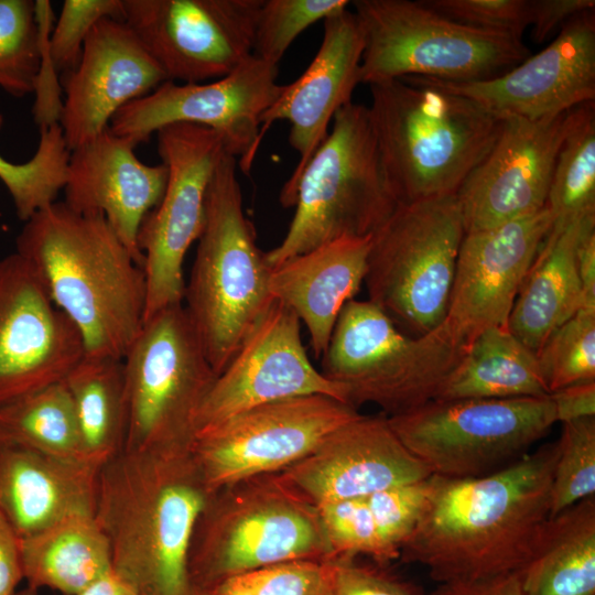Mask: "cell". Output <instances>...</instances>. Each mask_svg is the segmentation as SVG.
<instances>
[{"mask_svg": "<svg viewBox=\"0 0 595 595\" xmlns=\"http://www.w3.org/2000/svg\"><path fill=\"white\" fill-rule=\"evenodd\" d=\"M128 425L123 450L191 448L216 374L183 304L145 318L123 358Z\"/></svg>", "mask_w": 595, "mask_h": 595, "instance_id": "obj_11", "label": "cell"}, {"mask_svg": "<svg viewBox=\"0 0 595 595\" xmlns=\"http://www.w3.org/2000/svg\"><path fill=\"white\" fill-rule=\"evenodd\" d=\"M333 558L317 508L279 473L266 474L212 493L192 533L187 575L209 589L249 571Z\"/></svg>", "mask_w": 595, "mask_h": 595, "instance_id": "obj_6", "label": "cell"}, {"mask_svg": "<svg viewBox=\"0 0 595 595\" xmlns=\"http://www.w3.org/2000/svg\"><path fill=\"white\" fill-rule=\"evenodd\" d=\"M212 491L191 448L126 451L97 474L94 518L138 595H185L187 554Z\"/></svg>", "mask_w": 595, "mask_h": 595, "instance_id": "obj_2", "label": "cell"}, {"mask_svg": "<svg viewBox=\"0 0 595 595\" xmlns=\"http://www.w3.org/2000/svg\"><path fill=\"white\" fill-rule=\"evenodd\" d=\"M300 328L296 315L273 301L216 376L201 405L196 433L248 409L293 397L323 394L348 403L346 389L309 359Z\"/></svg>", "mask_w": 595, "mask_h": 595, "instance_id": "obj_18", "label": "cell"}, {"mask_svg": "<svg viewBox=\"0 0 595 595\" xmlns=\"http://www.w3.org/2000/svg\"><path fill=\"white\" fill-rule=\"evenodd\" d=\"M23 578L21 539L0 515V595H15Z\"/></svg>", "mask_w": 595, "mask_h": 595, "instance_id": "obj_49", "label": "cell"}, {"mask_svg": "<svg viewBox=\"0 0 595 595\" xmlns=\"http://www.w3.org/2000/svg\"><path fill=\"white\" fill-rule=\"evenodd\" d=\"M592 104L538 120L501 119L491 149L455 194L465 234L496 227L545 206L561 147Z\"/></svg>", "mask_w": 595, "mask_h": 595, "instance_id": "obj_17", "label": "cell"}, {"mask_svg": "<svg viewBox=\"0 0 595 595\" xmlns=\"http://www.w3.org/2000/svg\"><path fill=\"white\" fill-rule=\"evenodd\" d=\"M24 580L76 595L112 570L108 541L93 515H73L21 539Z\"/></svg>", "mask_w": 595, "mask_h": 595, "instance_id": "obj_30", "label": "cell"}, {"mask_svg": "<svg viewBox=\"0 0 595 595\" xmlns=\"http://www.w3.org/2000/svg\"><path fill=\"white\" fill-rule=\"evenodd\" d=\"M530 25L536 43H542L556 29L580 13L594 11V0H529Z\"/></svg>", "mask_w": 595, "mask_h": 595, "instance_id": "obj_47", "label": "cell"}, {"mask_svg": "<svg viewBox=\"0 0 595 595\" xmlns=\"http://www.w3.org/2000/svg\"><path fill=\"white\" fill-rule=\"evenodd\" d=\"M388 421L432 475L473 478L501 469L529 453L556 419L548 394L431 400L388 416Z\"/></svg>", "mask_w": 595, "mask_h": 595, "instance_id": "obj_12", "label": "cell"}, {"mask_svg": "<svg viewBox=\"0 0 595 595\" xmlns=\"http://www.w3.org/2000/svg\"><path fill=\"white\" fill-rule=\"evenodd\" d=\"M464 235L456 195L398 204L370 239L368 301L416 336L435 329L446 316Z\"/></svg>", "mask_w": 595, "mask_h": 595, "instance_id": "obj_10", "label": "cell"}, {"mask_svg": "<svg viewBox=\"0 0 595 595\" xmlns=\"http://www.w3.org/2000/svg\"><path fill=\"white\" fill-rule=\"evenodd\" d=\"M166 80L125 21L100 20L87 36L77 65L64 73L58 125L71 151L109 128L123 106Z\"/></svg>", "mask_w": 595, "mask_h": 595, "instance_id": "obj_23", "label": "cell"}, {"mask_svg": "<svg viewBox=\"0 0 595 595\" xmlns=\"http://www.w3.org/2000/svg\"><path fill=\"white\" fill-rule=\"evenodd\" d=\"M34 6L40 35L41 63L34 86L36 98L33 116L39 129H42L60 122L63 100H61V90L56 79L58 72L48 51V40L54 21L52 4L47 0H36Z\"/></svg>", "mask_w": 595, "mask_h": 595, "instance_id": "obj_45", "label": "cell"}, {"mask_svg": "<svg viewBox=\"0 0 595 595\" xmlns=\"http://www.w3.org/2000/svg\"><path fill=\"white\" fill-rule=\"evenodd\" d=\"M536 356L550 393L595 381V309H581L549 336Z\"/></svg>", "mask_w": 595, "mask_h": 595, "instance_id": "obj_37", "label": "cell"}, {"mask_svg": "<svg viewBox=\"0 0 595 595\" xmlns=\"http://www.w3.org/2000/svg\"><path fill=\"white\" fill-rule=\"evenodd\" d=\"M518 574L522 595H595V498L549 518Z\"/></svg>", "mask_w": 595, "mask_h": 595, "instance_id": "obj_29", "label": "cell"}, {"mask_svg": "<svg viewBox=\"0 0 595 595\" xmlns=\"http://www.w3.org/2000/svg\"><path fill=\"white\" fill-rule=\"evenodd\" d=\"M353 6L364 39V84L408 76L482 80L530 54L522 37L455 22L421 0H357Z\"/></svg>", "mask_w": 595, "mask_h": 595, "instance_id": "obj_9", "label": "cell"}, {"mask_svg": "<svg viewBox=\"0 0 595 595\" xmlns=\"http://www.w3.org/2000/svg\"><path fill=\"white\" fill-rule=\"evenodd\" d=\"M41 48L31 0H0V88L14 97L34 91Z\"/></svg>", "mask_w": 595, "mask_h": 595, "instance_id": "obj_36", "label": "cell"}, {"mask_svg": "<svg viewBox=\"0 0 595 595\" xmlns=\"http://www.w3.org/2000/svg\"><path fill=\"white\" fill-rule=\"evenodd\" d=\"M358 415L353 405L323 394L277 400L199 430L192 453L214 493L246 478L284 470Z\"/></svg>", "mask_w": 595, "mask_h": 595, "instance_id": "obj_14", "label": "cell"}, {"mask_svg": "<svg viewBox=\"0 0 595 595\" xmlns=\"http://www.w3.org/2000/svg\"><path fill=\"white\" fill-rule=\"evenodd\" d=\"M595 215L553 226L516 296L508 327L536 355L549 336L584 307L576 251Z\"/></svg>", "mask_w": 595, "mask_h": 595, "instance_id": "obj_28", "label": "cell"}, {"mask_svg": "<svg viewBox=\"0 0 595 595\" xmlns=\"http://www.w3.org/2000/svg\"><path fill=\"white\" fill-rule=\"evenodd\" d=\"M347 0H263L252 55L278 65L292 42L310 25L347 10Z\"/></svg>", "mask_w": 595, "mask_h": 595, "instance_id": "obj_40", "label": "cell"}, {"mask_svg": "<svg viewBox=\"0 0 595 595\" xmlns=\"http://www.w3.org/2000/svg\"><path fill=\"white\" fill-rule=\"evenodd\" d=\"M279 66L250 55L228 75L212 83L165 80L148 95L116 112L109 129L134 143L148 141L161 128L191 123L210 128L244 173H249L260 140V118L279 97Z\"/></svg>", "mask_w": 595, "mask_h": 595, "instance_id": "obj_15", "label": "cell"}, {"mask_svg": "<svg viewBox=\"0 0 595 595\" xmlns=\"http://www.w3.org/2000/svg\"><path fill=\"white\" fill-rule=\"evenodd\" d=\"M3 117L0 113V129ZM71 155L58 123L40 129L33 156L24 163H12L0 155V181L8 190L19 219L26 221L53 204L65 185Z\"/></svg>", "mask_w": 595, "mask_h": 595, "instance_id": "obj_35", "label": "cell"}, {"mask_svg": "<svg viewBox=\"0 0 595 595\" xmlns=\"http://www.w3.org/2000/svg\"><path fill=\"white\" fill-rule=\"evenodd\" d=\"M556 443L473 478L430 476L423 512L400 559L437 583L518 572L550 516Z\"/></svg>", "mask_w": 595, "mask_h": 595, "instance_id": "obj_1", "label": "cell"}, {"mask_svg": "<svg viewBox=\"0 0 595 595\" xmlns=\"http://www.w3.org/2000/svg\"><path fill=\"white\" fill-rule=\"evenodd\" d=\"M555 443L549 518L595 495V416L562 423Z\"/></svg>", "mask_w": 595, "mask_h": 595, "instance_id": "obj_38", "label": "cell"}, {"mask_svg": "<svg viewBox=\"0 0 595 595\" xmlns=\"http://www.w3.org/2000/svg\"><path fill=\"white\" fill-rule=\"evenodd\" d=\"M339 558L291 561L249 571L227 577L208 591L210 595H332Z\"/></svg>", "mask_w": 595, "mask_h": 595, "instance_id": "obj_39", "label": "cell"}, {"mask_svg": "<svg viewBox=\"0 0 595 595\" xmlns=\"http://www.w3.org/2000/svg\"><path fill=\"white\" fill-rule=\"evenodd\" d=\"M137 145L108 128L71 151L63 202L78 213L104 215L143 267L139 229L160 204L169 172L162 162L149 165L139 160L134 153Z\"/></svg>", "mask_w": 595, "mask_h": 595, "instance_id": "obj_25", "label": "cell"}, {"mask_svg": "<svg viewBox=\"0 0 595 595\" xmlns=\"http://www.w3.org/2000/svg\"><path fill=\"white\" fill-rule=\"evenodd\" d=\"M371 236L346 237L272 267L270 292L306 326L316 358L324 355L344 305L365 280Z\"/></svg>", "mask_w": 595, "mask_h": 595, "instance_id": "obj_27", "label": "cell"}, {"mask_svg": "<svg viewBox=\"0 0 595 595\" xmlns=\"http://www.w3.org/2000/svg\"><path fill=\"white\" fill-rule=\"evenodd\" d=\"M576 264L584 296V307L595 309V223L581 236Z\"/></svg>", "mask_w": 595, "mask_h": 595, "instance_id": "obj_51", "label": "cell"}, {"mask_svg": "<svg viewBox=\"0 0 595 595\" xmlns=\"http://www.w3.org/2000/svg\"><path fill=\"white\" fill-rule=\"evenodd\" d=\"M15 245L75 325L85 356L123 359L144 322L147 282L105 216L56 201L24 221Z\"/></svg>", "mask_w": 595, "mask_h": 595, "instance_id": "obj_3", "label": "cell"}, {"mask_svg": "<svg viewBox=\"0 0 595 595\" xmlns=\"http://www.w3.org/2000/svg\"><path fill=\"white\" fill-rule=\"evenodd\" d=\"M82 337L17 251L0 258V405L63 381Z\"/></svg>", "mask_w": 595, "mask_h": 595, "instance_id": "obj_19", "label": "cell"}, {"mask_svg": "<svg viewBox=\"0 0 595 595\" xmlns=\"http://www.w3.org/2000/svg\"><path fill=\"white\" fill-rule=\"evenodd\" d=\"M332 122L298 180L284 238L266 252L271 267L340 238L372 236L398 206L368 107L351 101Z\"/></svg>", "mask_w": 595, "mask_h": 595, "instance_id": "obj_7", "label": "cell"}, {"mask_svg": "<svg viewBox=\"0 0 595 595\" xmlns=\"http://www.w3.org/2000/svg\"><path fill=\"white\" fill-rule=\"evenodd\" d=\"M86 456L100 467L123 450L128 402L123 359L84 356L63 380Z\"/></svg>", "mask_w": 595, "mask_h": 595, "instance_id": "obj_32", "label": "cell"}, {"mask_svg": "<svg viewBox=\"0 0 595 595\" xmlns=\"http://www.w3.org/2000/svg\"><path fill=\"white\" fill-rule=\"evenodd\" d=\"M237 165L225 151L214 171L182 303L216 375L274 301L272 267L244 212Z\"/></svg>", "mask_w": 595, "mask_h": 595, "instance_id": "obj_5", "label": "cell"}, {"mask_svg": "<svg viewBox=\"0 0 595 595\" xmlns=\"http://www.w3.org/2000/svg\"><path fill=\"white\" fill-rule=\"evenodd\" d=\"M556 422L595 416V381L564 387L552 393Z\"/></svg>", "mask_w": 595, "mask_h": 595, "instance_id": "obj_48", "label": "cell"}, {"mask_svg": "<svg viewBox=\"0 0 595 595\" xmlns=\"http://www.w3.org/2000/svg\"><path fill=\"white\" fill-rule=\"evenodd\" d=\"M321 46L307 68L289 85L260 118V140L278 120L291 125L290 145L299 153L294 171L283 185L279 201L292 207L298 180L328 134L335 113L351 102L360 83L364 39L354 12L344 10L326 18Z\"/></svg>", "mask_w": 595, "mask_h": 595, "instance_id": "obj_24", "label": "cell"}, {"mask_svg": "<svg viewBox=\"0 0 595 595\" xmlns=\"http://www.w3.org/2000/svg\"><path fill=\"white\" fill-rule=\"evenodd\" d=\"M123 21L166 80L221 78L252 55L263 0H122Z\"/></svg>", "mask_w": 595, "mask_h": 595, "instance_id": "obj_16", "label": "cell"}, {"mask_svg": "<svg viewBox=\"0 0 595 595\" xmlns=\"http://www.w3.org/2000/svg\"><path fill=\"white\" fill-rule=\"evenodd\" d=\"M0 441L91 465L63 381L1 404Z\"/></svg>", "mask_w": 595, "mask_h": 595, "instance_id": "obj_33", "label": "cell"}, {"mask_svg": "<svg viewBox=\"0 0 595 595\" xmlns=\"http://www.w3.org/2000/svg\"><path fill=\"white\" fill-rule=\"evenodd\" d=\"M185 595H210L209 591L195 585H190Z\"/></svg>", "mask_w": 595, "mask_h": 595, "instance_id": "obj_53", "label": "cell"}, {"mask_svg": "<svg viewBox=\"0 0 595 595\" xmlns=\"http://www.w3.org/2000/svg\"><path fill=\"white\" fill-rule=\"evenodd\" d=\"M548 394L536 354L509 327H490L475 338L433 400Z\"/></svg>", "mask_w": 595, "mask_h": 595, "instance_id": "obj_31", "label": "cell"}, {"mask_svg": "<svg viewBox=\"0 0 595 595\" xmlns=\"http://www.w3.org/2000/svg\"><path fill=\"white\" fill-rule=\"evenodd\" d=\"M15 595H37V589L28 585L24 589L17 592Z\"/></svg>", "mask_w": 595, "mask_h": 595, "instance_id": "obj_54", "label": "cell"}, {"mask_svg": "<svg viewBox=\"0 0 595 595\" xmlns=\"http://www.w3.org/2000/svg\"><path fill=\"white\" fill-rule=\"evenodd\" d=\"M279 474L315 507L365 498L432 475L402 444L387 415L361 414L335 429L309 455Z\"/></svg>", "mask_w": 595, "mask_h": 595, "instance_id": "obj_22", "label": "cell"}, {"mask_svg": "<svg viewBox=\"0 0 595 595\" xmlns=\"http://www.w3.org/2000/svg\"><path fill=\"white\" fill-rule=\"evenodd\" d=\"M441 15L482 30L521 37L530 25L529 0H421Z\"/></svg>", "mask_w": 595, "mask_h": 595, "instance_id": "obj_44", "label": "cell"}, {"mask_svg": "<svg viewBox=\"0 0 595 595\" xmlns=\"http://www.w3.org/2000/svg\"><path fill=\"white\" fill-rule=\"evenodd\" d=\"M332 595H425L413 582L403 580L382 565L359 564L355 558L338 559Z\"/></svg>", "mask_w": 595, "mask_h": 595, "instance_id": "obj_46", "label": "cell"}, {"mask_svg": "<svg viewBox=\"0 0 595 595\" xmlns=\"http://www.w3.org/2000/svg\"><path fill=\"white\" fill-rule=\"evenodd\" d=\"M316 508L335 556L363 554L382 566L397 560L378 532L366 497L336 500Z\"/></svg>", "mask_w": 595, "mask_h": 595, "instance_id": "obj_41", "label": "cell"}, {"mask_svg": "<svg viewBox=\"0 0 595 595\" xmlns=\"http://www.w3.org/2000/svg\"><path fill=\"white\" fill-rule=\"evenodd\" d=\"M431 595H522L518 572L478 581L439 583Z\"/></svg>", "mask_w": 595, "mask_h": 595, "instance_id": "obj_50", "label": "cell"}, {"mask_svg": "<svg viewBox=\"0 0 595 595\" xmlns=\"http://www.w3.org/2000/svg\"><path fill=\"white\" fill-rule=\"evenodd\" d=\"M97 467L0 441V515L20 539L93 515Z\"/></svg>", "mask_w": 595, "mask_h": 595, "instance_id": "obj_26", "label": "cell"}, {"mask_svg": "<svg viewBox=\"0 0 595 595\" xmlns=\"http://www.w3.org/2000/svg\"><path fill=\"white\" fill-rule=\"evenodd\" d=\"M545 206L553 226L595 215V107L592 104L559 152Z\"/></svg>", "mask_w": 595, "mask_h": 595, "instance_id": "obj_34", "label": "cell"}, {"mask_svg": "<svg viewBox=\"0 0 595 595\" xmlns=\"http://www.w3.org/2000/svg\"><path fill=\"white\" fill-rule=\"evenodd\" d=\"M158 152L167 167L160 204L143 219L138 247L147 282L144 320L183 303V263L205 223L209 182L225 152L221 136L191 123H173L156 131Z\"/></svg>", "mask_w": 595, "mask_h": 595, "instance_id": "obj_13", "label": "cell"}, {"mask_svg": "<svg viewBox=\"0 0 595 595\" xmlns=\"http://www.w3.org/2000/svg\"><path fill=\"white\" fill-rule=\"evenodd\" d=\"M369 87V117L398 204L455 195L501 127L468 98L414 76Z\"/></svg>", "mask_w": 595, "mask_h": 595, "instance_id": "obj_4", "label": "cell"}, {"mask_svg": "<svg viewBox=\"0 0 595 595\" xmlns=\"http://www.w3.org/2000/svg\"><path fill=\"white\" fill-rule=\"evenodd\" d=\"M76 595H138L113 570L104 574Z\"/></svg>", "mask_w": 595, "mask_h": 595, "instance_id": "obj_52", "label": "cell"}, {"mask_svg": "<svg viewBox=\"0 0 595 595\" xmlns=\"http://www.w3.org/2000/svg\"><path fill=\"white\" fill-rule=\"evenodd\" d=\"M466 351L442 323L410 337L378 306L353 299L336 321L322 374L346 389L354 408L374 403L392 416L433 400Z\"/></svg>", "mask_w": 595, "mask_h": 595, "instance_id": "obj_8", "label": "cell"}, {"mask_svg": "<svg viewBox=\"0 0 595 595\" xmlns=\"http://www.w3.org/2000/svg\"><path fill=\"white\" fill-rule=\"evenodd\" d=\"M552 225L553 216L544 206L464 235L442 322L456 345L467 350L484 331L508 327L520 285Z\"/></svg>", "mask_w": 595, "mask_h": 595, "instance_id": "obj_21", "label": "cell"}, {"mask_svg": "<svg viewBox=\"0 0 595 595\" xmlns=\"http://www.w3.org/2000/svg\"><path fill=\"white\" fill-rule=\"evenodd\" d=\"M429 493L430 477L366 497L378 532L397 559L423 512Z\"/></svg>", "mask_w": 595, "mask_h": 595, "instance_id": "obj_43", "label": "cell"}, {"mask_svg": "<svg viewBox=\"0 0 595 595\" xmlns=\"http://www.w3.org/2000/svg\"><path fill=\"white\" fill-rule=\"evenodd\" d=\"M416 78L468 98L498 119L538 120L594 102V11L572 18L544 50L498 76L468 82Z\"/></svg>", "mask_w": 595, "mask_h": 595, "instance_id": "obj_20", "label": "cell"}, {"mask_svg": "<svg viewBox=\"0 0 595 595\" xmlns=\"http://www.w3.org/2000/svg\"><path fill=\"white\" fill-rule=\"evenodd\" d=\"M123 21L122 0H65L48 40L51 60L57 72L73 69L84 43L102 19Z\"/></svg>", "mask_w": 595, "mask_h": 595, "instance_id": "obj_42", "label": "cell"}]
</instances>
